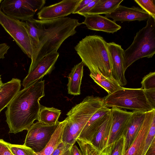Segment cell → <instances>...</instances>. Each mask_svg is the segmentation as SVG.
Masks as SVG:
<instances>
[{
    "mask_svg": "<svg viewBox=\"0 0 155 155\" xmlns=\"http://www.w3.org/2000/svg\"><path fill=\"white\" fill-rule=\"evenodd\" d=\"M45 95V80L42 79L18 91L5 111L9 133L28 130L35 120H38L41 106L39 101Z\"/></svg>",
    "mask_w": 155,
    "mask_h": 155,
    "instance_id": "1",
    "label": "cell"
},
{
    "mask_svg": "<svg viewBox=\"0 0 155 155\" xmlns=\"http://www.w3.org/2000/svg\"><path fill=\"white\" fill-rule=\"evenodd\" d=\"M38 43L32 52L31 71L44 57L57 51L63 42L77 32L75 28L81 24L77 19L64 17L50 20H36Z\"/></svg>",
    "mask_w": 155,
    "mask_h": 155,
    "instance_id": "2",
    "label": "cell"
},
{
    "mask_svg": "<svg viewBox=\"0 0 155 155\" xmlns=\"http://www.w3.org/2000/svg\"><path fill=\"white\" fill-rule=\"evenodd\" d=\"M107 44L100 36L90 35L79 41L74 48L90 74L99 73L115 81L111 75L112 66Z\"/></svg>",
    "mask_w": 155,
    "mask_h": 155,
    "instance_id": "3",
    "label": "cell"
},
{
    "mask_svg": "<svg viewBox=\"0 0 155 155\" xmlns=\"http://www.w3.org/2000/svg\"><path fill=\"white\" fill-rule=\"evenodd\" d=\"M105 105L103 99L88 96L68 112L62 137L63 142L74 145L89 120L100 108Z\"/></svg>",
    "mask_w": 155,
    "mask_h": 155,
    "instance_id": "4",
    "label": "cell"
},
{
    "mask_svg": "<svg viewBox=\"0 0 155 155\" xmlns=\"http://www.w3.org/2000/svg\"><path fill=\"white\" fill-rule=\"evenodd\" d=\"M155 53V19L150 17L146 25L136 34L130 46L124 52L125 72L134 62L143 58H150Z\"/></svg>",
    "mask_w": 155,
    "mask_h": 155,
    "instance_id": "5",
    "label": "cell"
},
{
    "mask_svg": "<svg viewBox=\"0 0 155 155\" xmlns=\"http://www.w3.org/2000/svg\"><path fill=\"white\" fill-rule=\"evenodd\" d=\"M103 99L104 105L108 107H116L144 113L153 110L147 101L144 90L140 88L122 87Z\"/></svg>",
    "mask_w": 155,
    "mask_h": 155,
    "instance_id": "6",
    "label": "cell"
},
{
    "mask_svg": "<svg viewBox=\"0 0 155 155\" xmlns=\"http://www.w3.org/2000/svg\"><path fill=\"white\" fill-rule=\"evenodd\" d=\"M0 24L22 51L31 58L32 49L25 22L13 19L0 10Z\"/></svg>",
    "mask_w": 155,
    "mask_h": 155,
    "instance_id": "7",
    "label": "cell"
},
{
    "mask_svg": "<svg viewBox=\"0 0 155 155\" xmlns=\"http://www.w3.org/2000/svg\"><path fill=\"white\" fill-rule=\"evenodd\" d=\"M59 123L51 125L38 121L33 123L27 130L23 144L32 149L34 152H40L49 142Z\"/></svg>",
    "mask_w": 155,
    "mask_h": 155,
    "instance_id": "8",
    "label": "cell"
},
{
    "mask_svg": "<svg viewBox=\"0 0 155 155\" xmlns=\"http://www.w3.org/2000/svg\"><path fill=\"white\" fill-rule=\"evenodd\" d=\"M0 10L7 16L21 21L33 18V11L25 0H4L0 4Z\"/></svg>",
    "mask_w": 155,
    "mask_h": 155,
    "instance_id": "9",
    "label": "cell"
},
{
    "mask_svg": "<svg viewBox=\"0 0 155 155\" xmlns=\"http://www.w3.org/2000/svg\"><path fill=\"white\" fill-rule=\"evenodd\" d=\"M59 55L58 52H54L42 59L31 71L28 72L23 81V87H27L42 79L45 75L50 74L54 68V65Z\"/></svg>",
    "mask_w": 155,
    "mask_h": 155,
    "instance_id": "10",
    "label": "cell"
},
{
    "mask_svg": "<svg viewBox=\"0 0 155 155\" xmlns=\"http://www.w3.org/2000/svg\"><path fill=\"white\" fill-rule=\"evenodd\" d=\"M81 0H63L43 7L37 14L40 20H50L64 18L73 13Z\"/></svg>",
    "mask_w": 155,
    "mask_h": 155,
    "instance_id": "11",
    "label": "cell"
},
{
    "mask_svg": "<svg viewBox=\"0 0 155 155\" xmlns=\"http://www.w3.org/2000/svg\"><path fill=\"white\" fill-rule=\"evenodd\" d=\"M107 45L112 66V77L124 87L127 83L124 68V50L121 45L114 42L107 43Z\"/></svg>",
    "mask_w": 155,
    "mask_h": 155,
    "instance_id": "12",
    "label": "cell"
},
{
    "mask_svg": "<svg viewBox=\"0 0 155 155\" xmlns=\"http://www.w3.org/2000/svg\"><path fill=\"white\" fill-rule=\"evenodd\" d=\"M110 113L111 122L107 144V155L110 146L123 135L126 124L133 112L112 107L110 109Z\"/></svg>",
    "mask_w": 155,
    "mask_h": 155,
    "instance_id": "13",
    "label": "cell"
},
{
    "mask_svg": "<svg viewBox=\"0 0 155 155\" xmlns=\"http://www.w3.org/2000/svg\"><path fill=\"white\" fill-rule=\"evenodd\" d=\"M110 109L105 105L98 109L87 122L77 139L90 143L99 128L110 114Z\"/></svg>",
    "mask_w": 155,
    "mask_h": 155,
    "instance_id": "14",
    "label": "cell"
},
{
    "mask_svg": "<svg viewBox=\"0 0 155 155\" xmlns=\"http://www.w3.org/2000/svg\"><path fill=\"white\" fill-rule=\"evenodd\" d=\"M105 17L111 18L114 22H130L147 20L151 16L142 9L135 6L128 7L120 5L111 12L105 14Z\"/></svg>",
    "mask_w": 155,
    "mask_h": 155,
    "instance_id": "15",
    "label": "cell"
},
{
    "mask_svg": "<svg viewBox=\"0 0 155 155\" xmlns=\"http://www.w3.org/2000/svg\"><path fill=\"white\" fill-rule=\"evenodd\" d=\"M155 110L146 112L144 120L137 136L124 155H143L146 138Z\"/></svg>",
    "mask_w": 155,
    "mask_h": 155,
    "instance_id": "16",
    "label": "cell"
},
{
    "mask_svg": "<svg viewBox=\"0 0 155 155\" xmlns=\"http://www.w3.org/2000/svg\"><path fill=\"white\" fill-rule=\"evenodd\" d=\"M81 23L90 30L113 34L120 30L121 27L113 21L100 15H88Z\"/></svg>",
    "mask_w": 155,
    "mask_h": 155,
    "instance_id": "17",
    "label": "cell"
},
{
    "mask_svg": "<svg viewBox=\"0 0 155 155\" xmlns=\"http://www.w3.org/2000/svg\"><path fill=\"white\" fill-rule=\"evenodd\" d=\"M145 113L142 112H133L129 118L123 134L125 137L124 154L132 143L139 131L144 120Z\"/></svg>",
    "mask_w": 155,
    "mask_h": 155,
    "instance_id": "18",
    "label": "cell"
},
{
    "mask_svg": "<svg viewBox=\"0 0 155 155\" xmlns=\"http://www.w3.org/2000/svg\"><path fill=\"white\" fill-rule=\"evenodd\" d=\"M110 114L101 125L92 138L90 143L100 155H107V147L111 125Z\"/></svg>",
    "mask_w": 155,
    "mask_h": 155,
    "instance_id": "19",
    "label": "cell"
},
{
    "mask_svg": "<svg viewBox=\"0 0 155 155\" xmlns=\"http://www.w3.org/2000/svg\"><path fill=\"white\" fill-rule=\"evenodd\" d=\"M21 80L13 78L4 84L0 90V112L7 107L20 91Z\"/></svg>",
    "mask_w": 155,
    "mask_h": 155,
    "instance_id": "20",
    "label": "cell"
},
{
    "mask_svg": "<svg viewBox=\"0 0 155 155\" xmlns=\"http://www.w3.org/2000/svg\"><path fill=\"white\" fill-rule=\"evenodd\" d=\"M84 65L81 61L75 65L68 76L67 86L68 94L78 95L81 94V86L83 76Z\"/></svg>",
    "mask_w": 155,
    "mask_h": 155,
    "instance_id": "21",
    "label": "cell"
},
{
    "mask_svg": "<svg viewBox=\"0 0 155 155\" xmlns=\"http://www.w3.org/2000/svg\"><path fill=\"white\" fill-rule=\"evenodd\" d=\"M66 122V119L60 122L45 148L39 152H34L33 155H52L58 145L62 141L64 129Z\"/></svg>",
    "mask_w": 155,
    "mask_h": 155,
    "instance_id": "22",
    "label": "cell"
},
{
    "mask_svg": "<svg viewBox=\"0 0 155 155\" xmlns=\"http://www.w3.org/2000/svg\"><path fill=\"white\" fill-rule=\"evenodd\" d=\"M61 113V110L59 109L41 105L38 121L49 125L56 124L60 122L58 119Z\"/></svg>",
    "mask_w": 155,
    "mask_h": 155,
    "instance_id": "23",
    "label": "cell"
},
{
    "mask_svg": "<svg viewBox=\"0 0 155 155\" xmlns=\"http://www.w3.org/2000/svg\"><path fill=\"white\" fill-rule=\"evenodd\" d=\"M123 1V0H99L86 16L110 13L117 8Z\"/></svg>",
    "mask_w": 155,
    "mask_h": 155,
    "instance_id": "24",
    "label": "cell"
},
{
    "mask_svg": "<svg viewBox=\"0 0 155 155\" xmlns=\"http://www.w3.org/2000/svg\"><path fill=\"white\" fill-rule=\"evenodd\" d=\"M90 77L99 86L110 94L123 87L115 81L110 80L99 73L90 74Z\"/></svg>",
    "mask_w": 155,
    "mask_h": 155,
    "instance_id": "25",
    "label": "cell"
},
{
    "mask_svg": "<svg viewBox=\"0 0 155 155\" xmlns=\"http://www.w3.org/2000/svg\"><path fill=\"white\" fill-rule=\"evenodd\" d=\"M25 22L30 40L32 52L35 49L38 41V30L36 19L33 18L25 21Z\"/></svg>",
    "mask_w": 155,
    "mask_h": 155,
    "instance_id": "26",
    "label": "cell"
},
{
    "mask_svg": "<svg viewBox=\"0 0 155 155\" xmlns=\"http://www.w3.org/2000/svg\"><path fill=\"white\" fill-rule=\"evenodd\" d=\"M125 137L122 135L109 147L107 155H124Z\"/></svg>",
    "mask_w": 155,
    "mask_h": 155,
    "instance_id": "27",
    "label": "cell"
},
{
    "mask_svg": "<svg viewBox=\"0 0 155 155\" xmlns=\"http://www.w3.org/2000/svg\"><path fill=\"white\" fill-rule=\"evenodd\" d=\"M134 1L143 10L155 19V0H134Z\"/></svg>",
    "mask_w": 155,
    "mask_h": 155,
    "instance_id": "28",
    "label": "cell"
},
{
    "mask_svg": "<svg viewBox=\"0 0 155 155\" xmlns=\"http://www.w3.org/2000/svg\"><path fill=\"white\" fill-rule=\"evenodd\" d=\"M9 147L14 155H33L34 151L24 144L18 145L10 143Z\"/></svg>",
    "mask_w": 155,
    "mask_h": 155,
    "instance_id": "29",
    "label": "cell"
},
{
    "mask_svg": "<svg viewBox=\"0 0 155 155\" xmlns=\"http://www.w3.org/2000/svg\"><path fill=\"white\" fill-rule=\"evenodd\" d=\"M140 88L144 91L155 88V72H150L143 78Z\"/></svg>",
    "mask_w": 155,
    "mask_h": 155,
    "instance_id": "30",
    "label": "cell"
},
{
    "mask_svg": "<svg viewBox=\"0 0 155 155\" xmlns=\"http://www.w3.org/2000/svg\"><path fill=\"white\" fill-rule=\"evenodd\" d=\"M155 139V114L152 118L148 133L146 138L143 155L150 145L154 139Z\"/></svg>",
    "mask_w": 155,
    "mask_h": 155,
    "instance_id": "31",
    "label": "cell"
},
{
    "mask_svg": "<svg viewBox=\"0 0 155 155\" xmlns=\"http://www.w3.org/2000/svg\"><path fill=\"white\" fill-rule=\"evenodd\" d=\"M76 141L79 144L83 155H100L98 151L90 143L78 139Z\"/></svg>",
    "mask_w": 155,
    "mask_h": 155,
    "instance_id": "32",
    "label": "cell"
},
{
    "mask_svg": "<svg viewBox=\"0 0 155 155\" xmlns=\"http://www.w3.org/2000/svg\"><path fill=\"white\" fill-rule=\"evenodd\" d=\"M32 10L36 12L41 9L45 3V0H25Z\"/></svg>",
    "mask_w": 155,
    "mask_h": 155,
    "instance_id": "33",
    "label": "cell"
},
{
    "mask_svg": "<svg viewBox=\"0 0 155 155\" xmlns=\"http://www.w3.org/2000/svg\"><path fill=\"white\" fill-rule=\"evenodd\" d=\"M144 91L147 102L152 109L155 110V88Z\"/></svg>",
    "mask_w": 155,
    "mask_h": 155,
    "instance_id": "34",
    "label": "cell"
},
{
    "mask_svg": "<svg viewBox=\"0 0 155 155\" xmlns=\"http://www.w3.org/2000/svg\"><path fill=\"white\" fill-rule=\"evenodd\" d=\"M73 145L62 141L58 145L52 155H62L68 150L71 148Z\"/></svg>",
    "mask_w": 155,
    "mask_h": 155,
    "instance_id": "35",
    "label": "cell"
},
{
    "mask_svg": "<svg viewBox=\"0 0 155 155\" xmlns=\"http://www.w3.org/2000/svg\"><path fill=\"white\" fill-rule=\"evenodd\" d=\"M10 143L0 139V155H14L9 149Z\"/></svg>",
    "mask_w": 155,
    "mask_h": 155,
    "instance_id": "36",
    "label": "cell"
},
{
    "mask_svg": "<svg viewBox=\"0 0 155 155\" xmlns=\"http://www.w3.org/2000/svg\"><path fill=\"white\" fill-rule=\"evenodd\" d=\"M98 1L99 0H93L84 8L79 11L77 14L85 17Z\"/></svg>",
    "mask_w": 155,
    "mask_h": 155,
    "instance_id": "37",
    "label": "cell"
},
{
    "mask_svg": "<svg viewBox=\"0 0 155 155\" xmlns=\"http://www.w3.org/2000/svg\"><path fill=\"white\" fill-rule=\"evenodd\" d=\"M93 0H81L76 7L73 14H77L80 10L86 6Z\"/></svg>",
    "mask_w": 155,
    "mask_h": 155,
    "instance_id": "38",
    "label": "cell"
},
{
    "mask_svg": "<svg viewBox=\"0 0 155 155\" xmlns=\"http://www.w3.org/2000/svg\"><path fill=\"white\" fill-rule=\"evenodd\" d=\"M9 48V46L5 43L0 44V59L5 58V55L7 53Z\"/></svg>",
    "mask_w": 155,
    "mask_h": 155,
    "instance_id": "39",
    "label": "cell"
},
{
    "mask_svg": "<svg viewBox=\"0 0 155 155\" xmlns=\"http://www.w3.org/2000/svg\"><path fill=\"white\" fill-rule=\"evenodd\" d=\"M144 155H155V139L153 141Z\"/></svg>",
    "mask_w": 155,
    "mask_h": 155,
    "instance_id": "40",
    "label": "cell"
},
{
    "mask_svg": "<svg viewBox=\"0 0 155 155\" xmlns=\"http://www.w3.org/2000/svg\"><path fill=\"white\" fill-rule=\"evenodd\" d=\"M71 151L72 155H83L81 151L75 145H74L72 147Z\"/></svg>",
    "mask_w": 155,
    "mask_h": 155,
    "instance_id": "41",
    "label": "cell"
},
{
    "mask_svg": "<svg viewBox=\"0 0 155 155\" xmlns=\"http://www.w3.org/2000/svg\"><path fill=\"white\" fill-rule=\"evenodd\" d=\"M71 149V148L68 150L62 155H72Z\"/></svg>",
    "mask_w": 155,
    "mask_h": 155,
    "instance_id": "42",
    "label": "cell"
},
{
    "mask_svg": "<svg viewBox=\"0 0 155 155\" xmlns=\"http://www.w3.org/2000/svg\"><path fill=\"white\" fill-rule=\"evenodd\" d=\"M1 75H0V90L2 88V86L3 84V83H2V81L1 80Z\"/></svg>",
    "mask_w": 155,
    "mask_h": 155,
    "instance_id": "43",
    "label": "cell"
},
{
    "mask_svg": "<svg viewBox=\"0 0 155 155\" xmlns=\"http://www.w3.org/2000/svg\"><path fill=\"white\" fill-rule=\"evenodd\" d=\"M2 0H0V3L2 2Z\"/></svg>",
    "mask_w": 155,
    "mask_h": 155,
    "instance_id": "44",
    "label": "cell"
}]
</instances>
